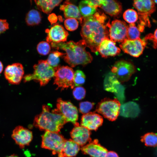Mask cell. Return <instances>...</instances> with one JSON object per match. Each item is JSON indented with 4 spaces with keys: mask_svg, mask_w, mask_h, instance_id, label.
<instances>
[{
    "mask_svg": "<svg viewBox=\"0 0 157 157\" xmlns=\"http://www.w3.org/2000/svg\"><path fill=\"white\" fill-rule=\"evenodd\" d=\"M104 13L96 12L93 15L83 17L81 35L87 47L91 51L98 53L99 46L103 40L108 38L109 33L105 22Z\"/></svg>",
    "mask_w": 157,
    "mask_h": 157,
    "instance_id": "obj_1",
    "label": "cell"
},
{
    "mask_svg": "<svg viewBox=\"0 0 157 157\" xmlns=\"http://www.w3.org/2000/svg\"><path fill=\"white\" fill-rule=\"evenodd\" d=\"M51 43L53 48L60 49L66 52L65 56H63L64 60L72 67L78 65L84 66L92 60V56L85 50L87 47L83 40L77 42L70 41L66 42Z\"/></svg>",
    "mask_w": 157,
    "mask_h": 157,
    "instance_id": "obj_2",
    "label": "cell"
},
{
    "mask_svg": "<svg viewBox=\"0 0 157 157\" xmlns=\"http://www.w3.org/2000/svg\"><path fill=\"white\" fill-rule=\"evenodd\" d=\"M48 105H43L42 112L35 117L33 125L41 130L58 133L67 122L57 109L51 111Z\"/></svg>",
    "mask_w": 157,
    "mask_h": 157,
    "instance_id": "obj_3",
    "label": "cell"
},
{
    "mask_svg": "<svg viewBox=\"0 0 157 157\" xmlns=\"http://www.w3.org/2000/svg\"><path fill=\"white\" fill-rule=\"evenodd\" d=\"M33 68L34 70L33 74L24 76L25 82L33 80L39 82L40 86H44L54 76L55 69L48 64L47 60H39Z\"/></svg>",
    "mask_w": 157,
    "mask_h": 157,
    "instance_id": "obj_4",
    "label": "cell"
},
{
    "mask_svg": "<svg viewBox=\"0 0 157 157\" xmlns=\"http://www.w3.org/2000/svg\"><path fill=\"white\" fill-rule=\"evenodd\" d=\"M121 104L116 98H104L97 104L95 111L110 121L117 118L120 112Z\"/></svg>",
    "mask_w": 157,
    "mask_h": 157,
    "instance_id": "obj_5",
    "label": "cell"
},
{
    "mask_svg": "<svg viewBox=\"0 0 157 157\" xmlns=\"http://www.w3.org/2000/svg\"><path fill=\"white\" fill-rule=\"evenodd\" d=\"M54 84L62 90L70 87L72 89L74 86L73 79L74 72L73 69L68 66H58L54 68Z\"/></svg>",
    "mask_w": 157,
    "mask_h": 157,
    "instance_id": "obj_6",
    "label": "cell"
},
{
    "mask_svg": "<svg viewBox=\"0 0 157 157\" xmlns=\"http://www.w3.org/2000/svg\"><path fill=\"white\" fill-rule=\"evenodd\" d=\"M65 139L58 133L46 131L42 136L41 147L51 150L53 154L61 151Z\"/></svg>",
    "mask_w": 157,
    "mask_h": 157,
    "instance_id": "obj_7",
    "label": "cell"
},
{
    "mask_svg": "<svg viewBox=\"0 0 157 157\" xmlns=\"http://www.w3.org/2000/svg\"><path fill=\"white\" fill-rule=\"evenodd\" d=\"M111 71L119 81L123 83L129 80L136 72V68L131 62L120 60L115 63Z\"/></svg>",
    "mask_w": 157,
    "mask_h": 157,
    "instance_id": "obj_8",
    "label": "cell"
},
{
    "mask_svg": "<svg viewBox=\"0 0 157 157\" xmlns=\"http://www.w3.org/2000/svg\"><path fill=\"white\" fill-rule=\"evenodd\" d=\"M109 28V33L110 40L114 42H122L127 39L128 26L124 21L115 19L111 24L109 21L106 23Z\"/></svg>",
    "mask_w": 157,
    "mask_h": 157,
    "instance_id": "obj_9",
    "label": "cell"
},
{
    "mask_svg": "<svg viewBox=\"0 0 157 157\" xmlns=\"http://www.w3.org/2000/svg\"><path fill=\"white\" fill-rule=\"evenodd\" d=\"M56 106L57 109L65 118L67 122H71L74 126L79 124L77 122L78 117L77 109L70 101L58 98Z\"/></svg>",
    "mask_w": 157,
    "mask_h": 157,
    "instance_id": "obj_10",
    "label": "cell"
},
{
    "mask_svg": "<svg viewBox=\"0 0 157 157\" xmlns=\"http://www.w3.org/2000/svg\"><path fill=\"white\" fill-rule=\"evenodd\" d=\"M146 44L143 40L139 38L131 40L125 39L120 44V47L125 53L135 57H138L142 53Z\"/></svg>",
    "mask_w": 157,
    "mask_h": 157,
    "instance_id": "obj_11",
    "label": "cell"
},
{
    "mask_svg": "<svg viewBox=\"0 0 157 157\" xmlns=\"http://www.w3.org/2000/svg\"><path fill=\"white\" fill-rule=\"evenodd\" d=\"M24 73L23 66L19 63L8 65L4 72L6 79L10 83L14 85L18 84L20 83Z\"/></svg>",
    "mask_w": 157,
    "mask_h": 157,
    "instance_id": "obj_12",
    "label": "cell"
},
{
    "mask_svg": "<svg viewBox=\"0 0 157 157\" xmlns=\"http://www.w3.org/2000/svg\"><path fill=\"white\" fill-rule=\"evenodd\" d=\"M46 32L47 34L46 40L48 43L65 42L69 35L63 27L58 24H56L50 29H47Z\"/></svg>",
    "mask_w": 157,
    "mask_h": 157,
    "instance_id": "obj_13",
    "label": "cell"
},
{
    "mask_svg": "<svg viewBox=\"0 0 157 157\" xmlns=\"http://www.w3.org/2000/svg\"><path fill=\"white\" fill-rule=\"evenodd\" d=\"M12 137L21 148L28 145L32 140V132L22 126H17L13 130Z\"/></svg>",
    "mask_w": 157,
    "mask_h": 157,
    "instance_id": "obj_14",
    "label": "cell"
},
{
    "mask_svg": "<svg viewBox=\"0 0 157 157\" xmlns=\"http://www.w3.org/2000/svg\"><path fill=\"white\" fill-rule=\"evenodd\" d=\"M70 134L72 140L80 146H83L91 141L90 131L79 124L74 126Z\"/></svg>",
    "mask_w": 157,
    "mask_h": 157,
    "instance_id": "obj_15",
    "label": "cell"
},
{
    "mask_svg": "<svg viewBox=\"0 0 157 157\" xmlns=\"http://www.w3.org/2000/svg\"><path fill=\"white\" fill-rule=\"evenodd\" d=\"M103 122V118L100 115L95 112H90L82 116L81 125L90 131H96L101 126Z\"/></svg>",
    "mask_w": 157,
    "mask_h": 157,
    "instance_id": "obj_16",
    "label": "cell"
},
{
    "mask_svg": "<svg viewBox=\"0 0 157 157\" xmlns=\"http://www.w3.org/2000/svg\"><path fill=\"white\" fill-rule=\"evenodd\" d=\"M82 152L92 157H105L107 149L99 143L97 140L91 141L81 148Z\"/></svg>",
    "mask_w": 157,
    "mask_h": 157,
    "instance_id": "obj_17",
    "label": "cell"
},
{
    "mask_svg": "<svg viewBox=\"0 0 157 157\" xmlns=\"http://www.w3.org/2000/svg\"><path fill=\"white\" fill-rule=\"evenodd\" d=\"M120 51V49L116 46L115 43L109 38H106L102 41L98 49L102 57L104 58L117 55Z\"/></svg>",
    "mask_w": 157,
    "mask_h": 157,
    "instance_id": "obj_18",
    "label": "cell"
},
{
    "mask_svg": "<svg viewBox=\"0 0 157 157\" xmlns=\"http://www.w3.org/2000/svg\"><path fill=\"white\" fill-rule=\"evenodd\" d=\"M60 9L63 12L65 18H75L79 20L81 24H82L83 17L81 15L78 8L69 1H65L60 6Z\"/></svg>",
    "mask_w": 157,
    "mask_h": 157,
    "instance_id": "obj_19",
    "label": "cell"
},
{
    "mask_svg": "<svg viewBox=\"0 0 157 157\" xmlns=\"http://www.w3.org/2000/svg\"><path fill=\"white\" fill-rule=\"evenodd\" d=\"M133 6L139 14L149 16L155 11L156 7L154 0H139L134 1Z\"/></svg>",
    "mask_w": 157,
    "mask_h": 157,
    "instance_id": "obj_20",
    "label": "cell"
},
{
    "mask_svg": "<svg viewBox=\"0 0 157 157\" xmlns=\"http://www.w3.org/2000/svg\"><path fill=\"white\" fill-rule=\"evenodd\" d=\"M80 146L72 139L65 140L61 151L58 154V157H74L80 149Z\"/></svg>",
    "mask_w": 157,
    "mask_h": 157,
    "instance_id": "obj_21",
    "label": "cell"
},
{
    "mask_svg": "<svg viewBox=\"0 0 157 157\" xmlns=\"http://www.w3.org/2000/svg\"><path fill=\"white\" fill-rule=\"evenodd\" d=\"M100 8L107 14L111 16L116 17L121 13L122 5L118 1L113 0H103Z\"/></svg>",
    "mask_w": 157,
    "mask_h": 157,
    "instance_id": "obj_22",
    "label": "cell"
},
{
    "mask_svg": "<svg viewBox=\"0 0 157 157\" xmlns=\"http://www.w3.org/2000/svg\"><path fill=\"white\" fill-rule=\"evenodd\" d=\"M38 8L47 14H49L53 8L59 5L62 0H35Z\"/></svg>",
    "mask_w": 157,
    "mask_h": 157,
    "instance_id": "obj_23",
    "label": "cell"
},
{
    "mask_svg": "<svg viewBox=\"0 0 157 157\" xmlns=\"http://www.w3.org/2000/svg\"><path fill=\"white\" fill-rule=\"evenodd\" d=\"M78 9L83 17L93 15L96 13L97 9L91 6L88 0L81 1L79 3Z\"/></svg>",
    "mask_w": 157,
    "mask_h": 157,
    "instance_id": "obj_24",
    "label": "cell"
},
{
    "mask_svg": "<svg viewBox=\"0 0 157 157\" xmlns=\"http://www.w3.org/2000/svg\"><path fill=\"white\" fill-rule=\"evenodd\" d=\"M41 19L40 13L36 10L32 9L30 10L26 14L25 19L26 22L28 26L37 25L40 23Z\"/></svg>",
    "mask_w": 157,
    "mask_h": 157,
    "instance_id": "obj_25",
    "label": "cell"
},
{
    "mask_svg": "<svg viewBox=\"0 0 157 157\" xmlns=\"http://www.w3.org/2000/svg\"><path fill=\"white\" fill-rule=\"evenodd\" d=\"M141 141L147 147L157 146V134L153 132L147 133L141 137Z\"/></svg>",
    "mask_w": 157,
    "mask_h": 157,
    "instance_id": "obj_26",
    "label": "cell"
},
{
    "mask_svg": "<svg viewBox=\"0 0 157 157\" xmlns=\"http://www.w3.org/2000/svg\"><path fill=\"white\" fill-rule=\"evenodd\" d=\"M65 54L57 51H53L49 55L47 61L51 67L55 68L58 67L60 61V57Z\"/></svg>",
    "mask_w": 157,
    "mask_h": 157,
    "instance_id": "obj_27",
    "label": "cell"
},
{
    "mask_svg": "<svg viewBox=\"0 0 157 157\" xmlns=\"http://www.w3.org/2000/svg\"><path fill=\"white\" fill-rule=\"evenodd\" d=\"M140 31L135 26V23L130 24L128 26L127 30V39L131 40L137 39L139 38Z\"/></svg>",
    "mask_w": 157,
    "mask_h": 157,
    "instance_id": "obj_28",
    "label": "cell"
},
{
    "mask_svg": "<svg viewBox=\"0 0 157 157\" xmlns=\"http://www.w3.org/2000/svg\"><path fill=\"white\" fill-rule=\"evenodd\" d=\"M138 17L137 12L131 9L126 10L123 14L124 20L130 24L135 23L138 20Z\"/></svg>",
    "mask_w": 157,
    "mask_h": 157,
    "instance_id": "obj_29",
    "label": "cell"
},
{
    "mask_svg": "<svg viewBox=\"0 0 157 157\" xmlns=\"http://www.w3.org/2000/svg\"><path fill=\"white\" fill-rule=\"evenodd\" d=\"M85 76L81 70L78 69L74 72L73 81L74 86H81L85 82Z\"/></svg>",
    "mask_w": 157,
    "mask_h": 157,
    "instance_id": "obj_30",
    "label": "cell"
},
{
    "mask_svg": "<svg viewBox=\"0 0 157 157\" xmlns=\"http://www.w3.org/2000/svg\"><path fill=\"white\" fill-rule=\"evenodd\" d=\"M51 49V47L49 43L44 41L40 42L37 47L38 53L43 56H45L48 54L50 51Z\"/></svg>",
    "mask_w": 157,
    "mask_h": 157,
    "instance_id": "obj_31",
    "label": "cell"
},
{
    "mask_svg": "<svg viewBox=\"0 0 157 157\" xmlns=\"http://www.w3.org/2000/svg\"><path fill=\"white\" fill-rule=\"evenodd\" d=\"M64 24L67 30L73 31L76 30L78 28V22L77 20L75 18H69L65 20Z\"/></svg>",
    "mask_w": 157,
    "mask_h": 157,
    "instance_id": "obj_32",
    "label": "cell"
},
{
    "mask_svg": "<svg viewBox=\"0 0 157 157\" xmlns=\"http://www.w3.org/2000/svg\"><path fill=\"white\" fill-rule=\"evenodd\" d=\"M94 105V103L88 101L81 102L79 103V111L83 114L87 113L92 109Z\"/></svg>",
    "mask_w": 157,
    "mask_h": 157,
    "instance_id": "obj_33",
    "label": "cell"
},
{
    "mask_svg": "<svg viewBox=\"0 0 157 157\" xmlns=\"http://www.w3.org/2000/svg\"><path fill=\"white\" fill-rule=\"evenodd\" d=\"M73 94L74 98L78 100L82 99L85 97L86 90L81 86L76 87L74 88Z\"/></svg>",
    "mask_w": 157,
    "mask_h": 157,
    "instance_id": "obj_34",
    "label": "cell"
},
{
    "mask_svg": "<svg viewBox=\"0 0 157 157\" xmlns=\"http://www.w3.org/2000/svg\"><path fill=\"white\" fill-rule=\"evenodd\" d=\"M9 28V24L6 19H0V35Z\"/></svg>",
    "mask_w": 157,
    "mask_h": 157,
    "instance_id": "obj_35",
    "label": "cell"
},
{
    "mask_svg": "<svg viewBox=\"0 0 157 157\" xmlns=\"http://www.w3.org/2000/svg\"><path fill=\"white\" fill-rule=\"evenodd\" d=\"M49 21L52 24L56 23L57 20V18L56 15L54 14H50L48 17Z\"/></svg>",
    "mask_w": 157,
    "mask_h": 157,
    "instance_id": "obj_36",
    "label": "cell"
},
{
    "mask_svg": "<svg viewBox=\"0 0 157 157\" xmlns=\"http://www.w3.org/2000/svg\"><path fill=\"white\" fill-rule=\"evenodd\" d=\"M105 157H119L117 153L113 151H108Z\"/></svg>",
    "mask_w": 157,
    "mask_h": 157,
    "instance_id": "obj_37",
    "label": "cell"
},
{
    "mask_svg": "<svg viewBox=\"0 0 157 157\" xmlns=\"http://www.w3.org/2000/svg\"><path fill=\"white\" fill-rule=\"evenodd\" d=\"M153 36L155 40L157 42V28L155 30Z\"/></svg>",
    "mask_w": 157,
    "mask_h": 157,
    "instance_id": "obj_38",
    "label": "cell"
},
{
    "mask_svg": "<svg viewBox=\"0 0 157 157\" xmlns=\"http://www.w3.org/2000/svg\"><path fill=\"white\" fill-rule=\"evenodd\" d=\"M3 69V66L2 62L0 61V74L2 72Z\"/></svg>",
    "mask_w": 157,
    "mask_h": 157,
    "instance_id": "obj_39",
    "label": "cell"
},
{
    "mask_svg": "<svg viewBox=\"0 0 157 157\" xmlns=\"http://www.w3.org/2000/svg\"><path fill=\"white\" fill-rule=\"evenodd\" d=\"M6 157H18L15 154L12 155L10 156Z\"/></svg>",
    "mask_w": 157,
    "mask_h": 157,
    "instance_id": "obj_40",
    "label": "cell"
},
{
    "mask_svg": "<svg viewBox=\"0 0 157 157\" xmlns=\"http://www.w3.org/2000/svg\"><path fill=\"white\" fill-rule=\"evenodd\" d=\"M154 1L155 3H156L157 4V0H154Z\"/></svg>",
    "mask_w": 157,
    "mask_h": 157,
    "instance_id": "obj_41",
    "label": "cell"
}]
</instances>
